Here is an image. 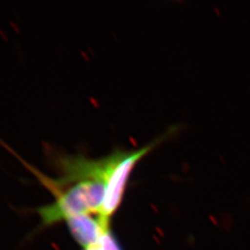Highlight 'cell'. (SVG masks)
Here are the masks:
<instances>
[{
    "instance_id": "obj_1",
    "label": "cell",
    "mask_w": 250,
    "mask_h": 250,
    "mask_svg": "<svg viewBox=\"0 0 250 250\" xmlns=\"http://www.w3.org/2000/svg\"><path fill=\"white\" fill-rule=\"evenodd\" d=\"M52 194L53 203L37 208L45 225L66 221L77 215H99L105 196V183L83 180L56 189Z\"/></svg>"
},
{
    "instance_id": "obj_3",
    "label": "cell",
    "mask_w": 250,
    "mask_h": 250,
    "mask_svg": "<svg viewBox=\"0 0 250 250\" xmlns=\"http://www.w3.org/2000/svg\"><path fill=\"white\" fill-rule=\"evenodd\" d=\"M66 223L74 239L84 249L100 245L101 238L109 229L108 224L103 223L99 216L95 218L91 214L73 216Z\"/></svg>"
},
{
    "instance_id": "obj_5",
    "label": "cell",
    "mask_w": 250,
    "mask_h": 250,
    "mask_svg": "<svg viewBox=\"0 0 250 250\" xmlns=\"http://www.w3.org/2000/svg\"><path fill=\"white\" fill-rule=\"evenodd\" d=\"M84 250H104L101 245H98V246H94V247H91L88 249H84Z\"/></svg>"
},
{
    "instance_id": "obj_4",
    "label": "cell",
    "mask_w": 250,
    "mask_h": 250,
    "mask_svg": "<svg viewBox=\"0 0 250 250\" xmlns=\"http://www.w3.org/2000/svg\"><path fill=\"white\" fill-rule=\"evenodd\" d=\"M100 245L102 246L104 250H121L114 236L109 231V229H107L106 232L104 233L103 237L101 238Z\"/></svg>"
},
{
    "instance_id": "obj_2",
    "label": "cell",
    "mask_w": 250,
    "mask_h": 250,
    "mask_svg": "<svg viewBox=\"0 0 250 250\" xmlns=\"http://www.w3.org/2000/svg\"><path fill=\"white\" fill-rule=\"evenodd\" d=\"M173 133L174 129L172 128L168 133L162 134L157 139L138 149L115 150L116 160L106 181L104 200L100 212L98 215L103 223L109 224L110 217L120 208L124 199L129 179L137 163Z\"/></svg>"
}]
</instances>
